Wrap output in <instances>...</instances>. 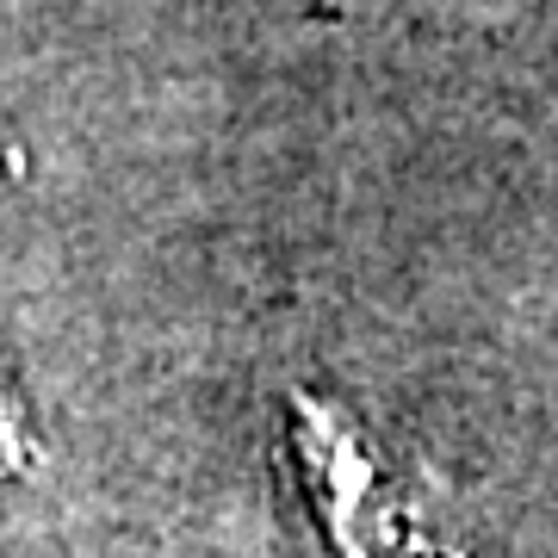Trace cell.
<instances>
[{
    "mask_svg": "<svg viewBox=\"0 0 558 558\" xmlns=\"http://www.w3.org/2000/svg\"><path fill=\"white\" fill-rule=\"evenodd\" d=\"M32 459H38V440H32V428H25L20 398L7 391V379H0V478H20Z\"/></svg>",
    "mask_w": 558,
    "mask_h": 558,
    "instance_id": "1",
    "label": "cell"
}]
</instances>
